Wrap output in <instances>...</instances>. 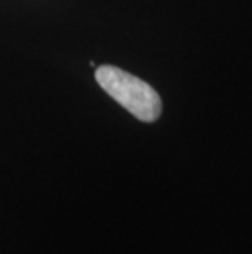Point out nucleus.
I'll return each mask as SVG.
<instances>
[{
  "instance_id": "nucleus-1",
  "label": "nucleus",
  "mask_w": 252,
  "mask_h": 254,
  "mask_svg": "<svg viewBox=\"0 0 252 254\" xmlns=\"http://www.w3.org/2000/svg\"><path fill=\"white\" fill-rule=\"evenodd\" d=\"M95 79L111 99L136 117L138 120L152 123L162 113L159 94L148 82L115 66H100Z\"/></svg>"
}]
</instances>
